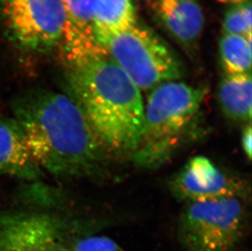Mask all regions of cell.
<instances>
[{"label":"cell","instance_id":"6da1fadb","mask_svg":"<svg viewBox=\"0 0 252 251\" xmlns=\"http://www.w3.org/2000/svg\"><path fill=\"white\" fill-rule=\"evenodd\" d=\"M38 167L58 179L100 173L104 149L85 114L70 95L33 89L11 104Z\"/></svg>","mask_w":252,"mask_h":251},{"label":"cell","instance_id":"7a4b0ae2","mask_svg":"<svg viewBox=\"0 0 252 251\" xmlns=\"http://www.w3.org/2000/svg\"><path fill=\"white\" fill-rule=\"evenodd\" d=\"M67 68L70 96L84 112L103 149L132 155L144 122L140 89L108 54Z\"/></svg>","mask_w":252,"mask_h":251},{"label":"cell","instance_id":"3957f363","mask_svg":"<svg viewBox=\"0 0 252 251\" xmlns=\"http://www.w3.org/2000/svg\"><path fill=\"white\" fill-rule=\"evenodd\" d=\"M207 90L178 81L153 88L144 109L140 142L131 155L136 166H159L193 132Z\"/></svg>","mask_w":252,"mask_h":251},{"label":"cell","instance_id":"277c9868","mask_svg":"<svg viewBox=\"0 0 252 251\" xmlns=\"http://www.w3.org/2000/svg\"><path fill=\"white\" fill-rule=\"evenodd\" d=\"M102 48L140 90L183 77V64L173 51L154 31L138 23L108 38Z\"/></svg>","mask_w":252,"mask_h":251},{"label":"cell","instance_id":"5b68a950","mask_svg":"<svg viewBox=\"0 0 252 251\" xmlns=\"http://www.w3.org/2000/svg\"><path fill=\"white\" fill-rule=\"evenodd\" d=\"M246 199L228 197L186 203L178 221L179 238L188 251H234L245 232Z\"/></svg>","mask_w":252,"mask_h":251},{"label":"cell","instance_id":"8992f818","mask_svg":"<svg viewBox=\"0 0 252 251\" xmlns=\"http://www.w3.org/2000/svg\"><path fill=\"white\" fill-rule=\"evenodd\" d=\"M0 13L11 38L25 49L43 52L62 43V0H0Z\"/></svg>","mask_w":252,"mask_h":251},{"label":"cell","instance_id":"52a82bcc","mask_svg":"<svg viewBox=\"0 0 252 251\" xmlns=\"http://www.w3.org/2000/svg\"><path fill=\"white\" fill-rule=\"evenodd\" d=\"M68 231L49 212L7 211L0 215V251H73Z\"/></svg>","mask_w":252,"mask_h":251},{"label":"cell","instance_id":"ba28073f","mask_svg":"<svg viewBox=\"0 0 252 251\" xmlns=\"http://www.w3.org/2000/svg\"><path fill=\"white\" fill-rule=\"evenodd\" d=\"M169 188L176 199L186 204L228 197L246 199L249 194L245 179L226 171L202 155L189 159L171 177Z\"/></svg>","mask_w":252,"mask_h":251},{"label":"cell","instance_id":"9c48e42d","mask_svg":"<svg viewBox=\"0 0 252 251\" xmlns=\"http://www.w3.org/2000/svg\"><path fill=\"white\" fill-rule=\"evenodd\" d=\"M97 0H62L64 28L62 43L67 67L97 55L108 54L95 39L94 15Z\"/></svg>","mask_w":252,"mask_h":251},{"label":"cell","instance_id":"30bf717a","mask_svg":"<svg viewBox=\"0 0 252 251\" xmlns=\"http://www.w3.org/2000/svg\"><path fill=\"white\" fill-rule=\"evenodd\" d=\"M43 175L29 150L17 120L13 117L0 118V176L36 180Z\"/></svg>","mask_w":252,"mask_h":251},{"label":"cell","instance_id":"8fae6325","mask_svg":"<svg viewBox=\"0 0 252 251\" xmlns=\"http://www.w3.org/2000/svg\"><path fill=\"white\" fill-rule=\"evenodd\" d=\"M155 9L169 33L185 46L193 45L204 26L198 0H155Z\"/></svg>","mask_w":252,"mask_h":251},{"label":"cell","instance_id":"7c38bea8","mask_svg":"<svg viewBox=\"0 0 252 251\" xmlns=\"http://www.w3.org/2000/svg\"><path fill=\"white\" fill-rule=\"evenodd\" d=\"M220 107L224 116L238 124H252V74L226 75L218 89Z\"/></svg>","mask_w":252,"mask_h":251},{"label":"cell","instance_id":"4fadbf2b","mask_svg":"<svg viewBox=\"0 0 252 251\" xmlns=\"http://www.w3.org/2000/svg\"><path fill=\"white\" fill-rule=\"evenodd\" d=\"M137 23L131 0H97L94 15V33L99 45L110 37L127 31Z\"/></svg>","mask_w":252,"mask_h":251},{"label":"cell","instance_id":"5bb4252c","mask_svg":"<svg viewBox=\"0 0 252 251\" xmlns=\"http://www.w3.org/2000/svg\"><path fill=\"white\" fill-rule=\"evenodd\" d=\"M220 57L226 75L252 74V38L224 33L220 41Z\"/></svg>","mask_w":252,"mask_h":251},{"label":"cell","instance_id":"9a60e30c","mask_svg":"<svg viewBox=\"0 0 252 251\" xmlns=\"http://www.w3.org/2000/svg\"><path fill=\"white\" fill-rule=\"evenodd\" d=\"M251 0L231 5L223 21L226 34H235L252 38V12Z\"/></svg>","mask_w":252,"mask_h":251},{"label":"cell","instance_id":"2e32d148","mask_svg":"<svg viewBox=\"0 0 252 251\" xmlns=\"http://www.w3.org/2000/svg\"><path fill=\"white\" fill-rule=\"evenodd\" d=\"M73 251H124L114 240L105 236H86L72 240Z\"/></svg>","mask_w":252,"mask_h":251},{"label":"cell","instance_id":"e0dca14e","mask_svg":"<svg viewBox=\"0 0 252 251\" xmlns=\"http://www.w3.org/2000/svg\"><path fill=\"white\" fill-rule=\"evenodd\" d=\"M242 147L246 157L250 161L252 153V124H246L242 133Z\"/></svg>","mask_w":252,"mask_h":251},{"label":"cell","instance_id":"ac0fdd59","mask_svg":"<svg viewBox=\"0 0 252 251\" xmlns=\"http://www.w3.org/2000/svg\"><path fill=\"white\" fill-rule=\"evenodd\" d=\"M219 1L223 2H228V3H231L232 5H235L246 2V1H248V0H219Z\"/></svg>","mask_w":252,"mask_h":251},{"label":"cell","instance_id":"d6986e66","mask_svg":"<svg viewBox=\"0 0 252 251\" xmlns=\"http://www.w3.org/2000/svg\"><path fill=\"white\" fill-rule=\"evenodd\" d=\"M144 1H151V0H144Z\"/></svg>","mask_w":252,"mask_h":251}]
</instances>
